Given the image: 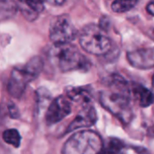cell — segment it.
Instances as JSON below:
<instances>
[{
	"label": "cell",
	"mask_w": 154,
	"mask_h": 154,
	"mask_svg": "<svg viewBox=\"0 0 154 154\" xmlns=\"http://www.w3.org/2000/svg\"><path fill=\"white\" fill-rule=\"evenodd\" d=\"M125 147V143L118 138L109 137L102 143L98 154H118Z\"/></svg>",
	"instance_id": "4fadbf2b"
},
{
	"label": "cell",
	"mask_w": 154,
	"mask_h": 154,
	"mask_svg": "<svg viewBox=\"0 0 154 154\" xmlns=\"http://www.w3.org/2000/svg\"><path fill=\"white\" fill-rule=\"evenodd\" d=\"M133 92L142 107L150 106L154 103V94L142 85H134Z\"/></svg>",
	"instance_id": "7c38bea8"
},
{
	"label": "cell",
	"mask_w": 154,
	"mask_h": 154,
	"mask_svg": "<svg viewBox=\"0 0 154 154\" xmlns=\"http://www.w3.org/2000/svg\"><path fill=\"white\" fill-rule=\"evenodd\" d=\"M97 119V113L95 108L90 104H86L84 107L79 112L74 120L69 124L68 129L66 130V134L71 133L75 130L89 127L96 124Z\"/></svg>",
	"instance_id": "9c48e42d"
},
{
	"label": "cell",
	"mask_w": 154,
	"mask_h": 154,
	"mask_svg": "<svg viewBox=\"0 0 154 154\" xmlns=\"http://www.w3.org/2000/svg\"><path fill=\"white\" fill-rule=\"evenodd\" d=\"M7 110H8V113H9V116L12 117V118H17L19 116V111L16 107V106L12 103V102H8L7 104Z\"/></svg>",
	"instance_id": "d6986e66"
},
{
	"label": "cell",
	"mask_w": 154,
	"mask_h": 154,
	"mask_svg": "<svg viewBox=\"0 0 154 154\" xmlns=\"http://www.w3.org/2000/svg\"><path fill=\"white\" fill-rule=\"evenodd\" d=\"M79 44L83 50L93 55H105L112 47L106 31L97 24H88L82 29L79 33Z\"/></svg>",
	"instance_id": "277c9868"
},
{
	"label": "cell",
	"mask_w": 154,
	"mask_h": 154,
	"mask_svg": "<svg viewBox=\"0 0 154 154\" xmlns=\"http://www.w3.org/2000/svg\"><path fill=\"white\" fill-rule=\"evenodd\" d=\"M127 1H130V2H132L134 4H136L137 3V0H127Z\"/></svg>",
	"instance_id": "7402d4cb"
},
{
	"label": "cell",
	"mask_w": 154,
	"mask_h": 154,
	"mask_svg": "<svg viewBox=\"0 0 154 154\" xmlns=\"http://www.w3.org/2000/svg\"><path fill=\"white\" fill-rule=\"evenodd\" d=\"M71 112V105L67 97L60 96L55 98L49 105L46 114L45 120L48 125H54L60 122L63 118L68 116Z\"/></svg>",
	"instance_id": "52a82bcc"
},
{
	"label": "cell",
	"mask_w": 154,
	"mask_h": 154,
	"mask_svg": "<svg viewBox=\"0 0 154 154\" xmlns=\"http://www.w3.org/2000/svg\"><path fill=\"white\" fill-rule=\"evenodd\" d=\"M3 139L6 143L10 144L15 148H18L20 146L21 135H20L19 132L15 129L5 130L3 134Z\"/></svg>",
	"instance_id": "2e32d148"
},
{
	"label": "cell",
	"mask_w": 154,
	"mask_h": 154,
	"mask_svg": "<svg viewBox=\"0 0 154 154\" xmlns=\"http://www.w3.org/2000/svg\"><path fill=\"white\" fill-rule=\"evenodd\" d=\"M17 7L26 20L34 21L43 11V0H15Z\"/></svg>",
	"instance_id": "30bf717a"
},
{
	"label": "cell",
	"mask_w": 154,
	"mask_h": 154,
	"mask_svg": "<svg viewBox=\"0 0 154 154\" xmlns=\"http://www.w3.org/2000/svg\"><path fill=\"white\" fill-rule=\"evenodd\" d=\"M106 82L108 88L100 93V104L122 123L128 124L132 120L133 110L127 82L123 77L116 73L110 75Z\"/></svg>",
	"instance_id": "6da1fadb"
},
{
	"label": "cell",
	"mask_w": 154,
	"mask_h": 154,
	"mask_svg": "<svg viewBox=\"0 0 154 154\" xmlns=\"http://www.w3.org/2000/svg\"><path fill=\"white\" fill-rule=\"evenodd\" d=\"M129 63L140 69H147L154 67V47L144 48L127 52Z\"/></svg>",
	"instance_id": "ba28073f"
},
{
	"label": "cell",
	"mask_w": 154,
	"mask_h": 154,
	"mask_svg": "<svg viewBox=\"0 0 154 154\" xmlns=\"http://www.w3.org/2000/svg\"><path fill=\"white\" fill-rule=\"evenodd\" d=\"M134 5L135 4L127 0H116L113 2L111 7L116 13H125L131 10L133 7H134Z\"/></svg>",
	"instance_id": "e0dca14e"
},
{
	"label": "cell",
	"mask_w": 154,
	"mask_h": 154,
	"mask_svg": "<svg viewBox=\"0 0 154 154\" xmlns=\"http://www.w3.org/2000/svg\"><path fill=\"white\" fill-rule=\"evenodd\" d=\"M17 8L15 0H0V21L13 17Z\"/></svg>",
	"instance_id": "5bb4252c"
},
{
	"label": "cell",
	"mask_w": 154,
	"mask_h": 154,
	"mask_svg": "<svg viewBox=\"0 0 154 154\" xmlns=\"http://www.w3.org/2000/svg\"><path fill=\"white\" fill-rule=\"evenodd\" d=\"M65 93L67 97L74 102H81L86 105L91 101L90 91L86 88L69 87L65 89Z\"/></svg>",
	"instance_id": "8fae6325"
},
{
	"label": "cell",
	"mask_w": 154,
	"mask_h": 154,
	"mask_svg": "<svg viewBox=\"0 0 154 154\" xmlns=\"http://www.w3.org/2000/svg\"><path fill=\"white\" fill-rule=\"evenodd\" d=\"M78 32L69 16L62 14L55 17L50 25V39L54 44L70 43L77 37Z\"/></svg>",
	"instance_id": "8992f818"
},
{
	"label": "cell",
	"mask_w": 154,
	"mask_h": 154,
	"mask_svg": "<svg viewBox=\"0 0 154 154\" xmlns=\"http://www.w3.org/2000/svg\"><path fill=\"white\" fill-rule=\"evenodd\" d=\"M152 86H153V88H154V74H153V77H152Z\"/></svg>",
	"instance_id": "603a6c76"
},
{
	"label": "cell",
	"mask_w": 154,
	"mask_h": 154,
	"mask_svg": "<svg viewBox=\"0 0 154 154\" xmlns=\"http://www.w3.org/2000/svg\"><path fill=\"white\" fill-rule=\"evenodd\" d=\"M118 154H150V152L143 147L125 146Z\"/></svg>",
	"instance_id": "ac0fdd59"
},
{
	"label": "cell",
	"mask_w": 154,
	"mask_h": 154,
	"mask_svg": "<svg viewBox=\"0 0 154 154\" xmlns=\"http://www.w3.org/2000/svg\"><path fill=\"white\" fill-rule=\"evenodd\" d=\"M42 68L43 61L39 56L32 57L23 67L14 68L8 80V93L14 98L21 97L27 85L40 75Z\"/></svg>",
	"instance_id": "3957f363"
},
{
	"label": "cell",
	"mask_w": 154,
	"mask_h": 154,
	"mask_svg": "<svg viewBox=\"0 0 154 154\" xmlns=\"http://www.w3.org/2000/svg\"><path fill=\"white\" fill-rule=\"evenodd\" d=\"M103 141L93 131H80L70 136L63 145L62 154H98Z\"/></svg>",
	"instance_id": "5b68a950"
},
{
	"label": "cell",
	"mask_w": 154,
	"mask_h": 154,
	"mask_svg": "<svg viewBox=\"0 0 154 154\" xmlns=\"http://www.w3.org/2000/svg\"><path fill=\"white\" fill-rule=\"evenodd\" d=\"M51 93L45 88H40L36 91V106L38 112L48 108L51 104Z\"/></svg>",
	"instance_id": "9a60e30c"
},
{
	"label": "cell",
	"mask_w": 154,
	"mask_h": 154,
	"mask_svg": "<svg viewBox=\"0 0 154 154\" xmlns=\"http://www.w3.org/2000/svg\"><path fill=\"white\" fill-rule=\"evenodd\" d=\"M146 10H147V12H148L150 14H152V15H153L154 16V0H152V1L147 5Z\"/></svg>",
	"instance_id": "ffe728a7"
},
{
	"label": "cell",
	"mask_w": 154,
	"mask_h": 154,
	"mask_svg": "<svg viewBox=\"0 0 154 154\" xmlns=\"http://www.w3.org/2000/svg\"><path fill=\"white\" fill-rule=\"evenodd\" d=\"M44 1H46L49 4L53 5H60L65 2V0H44Z\"/></svg>",
	"instance_id": "44dd1931"
},
{
	"label": "cell",
	"mask_w": 154,
	"mask_h": 154,
	"mask_svg": "<svg viewBox=\"0 0 154 154\" xmlns=\"http://www.w3.org/2000/svg\"><path fill=\"white\" fill-rule=\"evenodd\" d=\"M49 59L60 70H86L89 67L88 60L71 43L54 44L49 51Z\"/></svg>",
	"instance_id": "7a4b0ae2"
}]
</instances>
